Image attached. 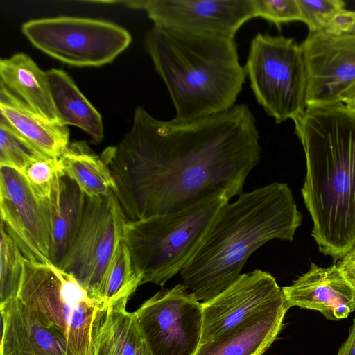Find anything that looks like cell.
Segmentation results:
<instances>
[{
  "label": "cell",
  "instance_id": "1",
  "mask_svg": "<svg viewBox=\"0 0 355 355\" xmlns=\"http://www.w3.org/2000/svg\"><path fill=\"white\" fill-rule=\"evenodd\" d=\"M260 136L247 104L187 123L137 107L130 130L101 157L128 220L177 212L243 192L261 159Z\"/></svg>",
  "mask_w": 355,
  "mask_h": 355
},
{
  "label": "cell",
  "instance_id": "2",
  "mask_svg": "<svg viewBox=\"0 0 355 355\" xmlns=\"http://www.w3.org/2000/svg\"><path fill=\"white\" fill-rule=\"evenodd\" d=\"M306 159L301 191L319 251L334 263L355 247V113L343 103L295 121Z\"/></svg>",
  "mask_w": 355,
  "mask_h": 355
},
{
  "label": "cell",
  "instance_id": "3",
  "mask_svg": "<svg viewBox=\"0 0 355 355\" xmlns=\"http://www.w3.org/2000/svg\"><path fill=\"white\" fill-rule=\"evenodd\" d=\"M237 196L221 206L180 272L183 284L202 303L230 287L258 248L273 239L292 241L302 224L286 183L272 182Z\"/></svg>",
  "mask_w": 355,
  "mask_h": 355
},
{
  "label": "cell",
  "instance_id": "4",
  "mask_svg": "<svg viewBox=\"0 0 355 355\" xmlns=\"http://www.w3.org/2000/svg\"><path fill=\"white\" fill-rule=\"evenodd\" d=\"M144 44L175 109L187 123L232 109L247 78L235 38L153 26Z\"/></svg>",
  "mask_w": 355,
  "mask_h": 355
},
{
  "label": "cell",
  "instance_id": "5",
  "mask_svg": "<svg viewBox=\"0 0 355 355\" xmlns=\"http://www.w3.org/2000/svg\"><path fill=\"white\" fill-rule=\"evenodd\" d=\"M18 299L67 343L68 355H95V342L106 310L71 275L51 263L24 259Z\"/></svg>",
  "mask_w": 355,
  "mask_h": 355
},
{
  "label": "cell",
  "instance_id": "6",
  "mask_svg": "<svg viewBox=\"0 0 355 355\" xmlns=\"http://www.w3.org/2000/svg\"><path fill=\"white\" fill-rule=\"evenodd\" d=\"M227 199L214 197L183 210L127 220L123 241L136 272L148 282L164 286L180 272L200 245Z\"/></svg>",
  "mask_w": 355,
  "mask_h": 355
},
{
  "label": "cell",
  "instance_id": "7",
  "mask_svg": "<svg viewBox=\"0 0 355 355\" xmlns=\"http://www.w3.org/2000/svg\"><path fill=\"white\" fill-rule=\"evenodd\" d=\"M244 67L257 102L276 123L295 121L306 111V66L293 38L258 33Z\"/></svg>",
  "mask_w": 355,
  "mask_h": 355
},
{
  "label": "cell",
  "instance_id": "8",
  "mask_svg": "<svg viewBox=\"0 0 355 355\" xmlns=\"http://www.w3.org/2000/svg\"><path fill=\"white\" fill-rule=\"evenodd\" d=\"M21 31L37 49L64 63L100 67L112 62L130 45L123 27L105 20L57 17L29 20Z\"/></svg>",
  "mask_w": 355,
  "mask_h": 355
},
{
  "label": "cell",
  "instance_id": "9",
  "mask_svg": "<svg viewBox=\"0 0 355 355\" xmlns=\"http://www.w3.org/2000/svg\"><path fill=\"white\" fill-rule=\"evenodd\" d=\"M127 220L114 192L86 196L80 229L61 268L103 302L107 273Z\"/></svg>",
  "mask_w": 355,
  "mask_h": 355
},
{
  "label": "cell",
  "instance_id": "10",
  "mask_svg": "<svg viewBox=\"0 0 355 355\" xmlns=\"http://www.w3.org/2000/svg\"><path fill=\"white\" fill-rule=\"evenodd\" d=\"M153 355H195L200 345L202 306L182 284L161 290L135 311Z\"/></svg>",
  "mask_w": 355,
  "mask_h": 355
},
{
  "label": "cell",
  "instance_id": "11",
  "mask_svg": "<svg viewBox=\"0 0 355 355\" xmlns=\"http://www.w3.org/2000/svg\"><path fill=\"white\" fill-rule=\"evenodd\" d=\"M1 224L24 258L51 263V230L47 205L35 193L24 173L0 166Z\"/></svg>",
  "mask_w": 355,
  "mask_h": 355
},
{
  "label": "cell",
  "instance_id": "12",
  "mask_svg": "<svg viewBox=\"0 0 355 355\" xmlns=\"http://www.w3.org/2000/svg\"><path fill=\"white\" fill-rule=\"evenodd\" d=\"M144 10L154 26L235 38L239 29L256 18L253 0L118 1Z\"/></svg>",
  "mask_w": 355,
  "mask_h": 355
},
{
  "label": "cell",
  "instance_id": "13",
  "mask_svg": "<svg viewBox=\"0 0 355 355\" xmlns=\"http://www.w3.org/2000/svg\"><path fill=\"white\" fill-rule=\"evenodd\" d=\"M300 46L306 70V109L340 104L343 93L355 84V35L309 32Z\"/></svg>",
  "mask_w": 355,
  "mask_h": 355
},
{
  "label": "cell",
  "instance_id": "14",
  "mask_svg": "<svg viewBox=\"0 0 355 355\" xmlns=\"http://www.w3.org/2000/svg\"><path fill=\"white\" fill-rule=\"evenodd\" d=\"M284 302L282 288L269 272L254 270L241 274L217 297L202 303L200 345L234 328L250 316Z\"/></svg>",
  "mask_w": 355,
  "mask_h": 355
},
{
  "label": "cell",
  "instance_id": "15",
  "mask_svg": "<svg viewBox=\"0 0 355 355\" xmlns=\"http://www.w3.org/2000/svg\"><path fill=\"white\" fill-rule=\"evenodd\" d=\"M282 289L288 309L318 311L331 320L345 318L355 311V289L336 263L322 268L312 262L306 272Z\"/></svg>",
  "mask_w": 355,
  "mask_h": 355
},
{
  "label": "cell",
  "instance_id": "16",
  "mask_svg": "<svg viewBox=\"0 0 355 355\" xmlns=\"http://www.w3.org/2000/svg\"><path fill=\"white\" fill-rule=\"evenodd\" d=\"M0 355H68L62 337L40 322L18 297L0 305Z\"/></svg>",
  "mask_w": 355,
  "mask_h": 355
},
{
  "label": "cell",
  "instance_id": "17",
  "mask_svg": "<svg viewBox=\"0 0 355 355\" xmlns=\"http://www.w3.org/2000/svg\"><path fill=\"white\" fill-rule=\"evenodd\" d=\"M288 310L284 302L255 313L201 344L195 355H262L276 340Z\"/></svg>",
  "mask_w": 355,
  "mask_h": 355
},
{
  "label": "cell",
  "instance_id": "18",
  "mask_svg": "<svg viewBox=\"0 0 355 355\" xmlns=\"http://www.w3.org/2000/svg\"><path fill=\"white\" fill-rule=\"evenodd\" d=\"M86 196L64 172L55 180L47 205L51 223V263L62 268L80 229Z\"/></svg>",
  "mask_w": 355,
  "mask_h": 355
},
{
  "label": "cell",
  "instance_id": "19",
  "mask_svg": "<svg viewBox=\"0 0 355 355\" xmlns=\"http://www.w3.org/2000/svg\"><path fill=\"white\" fill-rule=\"evenodd\" d=\"M0 114L17 133L47 156L60 158L69 144L67 125L44 119L2 83Z\"/></svg>",
  "mask_w": 355,
  "mask_h": 355
},
{
  "label": "cell",
  "instance_id": "20",
  "mask_svg": "<svg viewBox=\"0 0 355 355\" xmlns=\"http://www.w3.org/2000/svg\"><path fill=\"white\" fill-rule=\"evenodd\" d=\"M1 83L44 119L60 122L53 102L46 71L24 53L0 60Z\"/></svg>",
  "mask_w": 355,
  "mask_h": 355
},
{
  "label": "cell",
  "instance_id": "21",
  "mask_svg": "<svg viewBox=\"0 0 355 355\" xmlns=\"http://www.w3.org/2000/svg\"><path fill=\"white\" fill-rule=\"evenodd\" d=\"M46 73L60 123L76 126L89 135L94 141L101 142L103 138V125L100 113L63 70L51 69Z\"/></svg>",
  "mask_w": 355,
  "mask_h": 355
},
{
  "label": "cell",
  "instance_id": "22",
  "mask_svg": "<svg viewBox=\"0 0 355 355\" xmlns=\"http://www.w3.org/2000/svg\"><path fill=\"white\" fill-rule=\"evenodd\" d=\"M64 173L88 197H102L114 191L110 169L101 157L83 141L69 144L59 158Z\"/></svg>",
  "mask_w": 355,
  "mask_h": 355
},
{
  "label": "cell",
  "instance_id": "23",
  "mask_svg": "<svg viewBox=\"0 0 355 355\" xmlns=\"http://www.w3.org/2000/svg\"><path fill=\"white\" fill-rule=\"evenodd\" d=\"M127 301L107 309L95 342V355H135L143 339L135 312Z\"/></svg>",
  "mask_w": 355,
  "mask_h": 355
},
{
  "label": "cell",
  "instance_id": "24",
  "mask_svg": "<svg viewBox=\"0 0 355 355\" xmlns=\"http://www.w3.org/2000/svg\"><path fill=\"white\" fill-rule=\"evenodd\" d=\"M141 284L142 277L135 270L129 249L122 240L107 273L103 295L105 309L118 302H128Z\"/></svg>",
  "mask_w": 355,
  "mask_h": 355
},
{
  "label": "cell",
  "instance_id": "25",
  "mask_svg": "<svg viewBox=\"0 0 355 355\" xmlns=\"http://www.w3.org/2000/svg\"><path fill=\"white\" fill-rule=\"evenodd\" d=\"M24 259L1 223L0 305L17 297L24 274Z\"/></svg>",
  "mask_w": 355,
  "mask_h": 355
},
{
  "label": "cell",
  "instance_id": "26",
  "mask_svg": "<svg viewBox=\"0 0 355 355\" xmlns=\"http://www.w3.org/2000/svg\"><path fill=\"white\" fill-rule=\"evenodd\" d=\"M45 155L17 133L0 116V166L24 172L33 161Z\"/></svg>",
  "mask_w": 355,
  "mask_h": 355
},
{
  "label": "cell",
  "instance_id": "27",
  "mask_svg": "<svg viewBox=\"0 0 355 355\" xmlns=\"http://www.w3.org/2000/svg\"><path fill=\"white\" fill-rule=\"evenodd\" d=\"M63 172L59 158L45 155L33 161L23 173L36 195L46 201L56 178Z\"/></svg>",
  "mask_w": 355,
  "mask_h": 355
},
{
  "label": "cell",
  "instance_id": "28",
  "mask_svg": "<svg viewBox=\"0 0 355 355\" xmlns=\"http://www.w3.org/2000/svg\"><path fill=\"white\" fill-rule=\"evenodd\" d=\"M301 21L308 27L309 32L324 31L327 29L333 18L345 9L341 0H297Z\"/></svg>",
  "mask_w": 355,
  "mask_h": 355
},
{
  "label": "cell",
  "instance_id": "29",
  "mask_svg": "<svg viewBox=\"0 0 355 355\" xmlns=\"http://www.w3.org/2000/svg\"><path fill=\"white\" fill-rule=\"evenodd\" d=\"M253 2L256 17L273 24L279 30L284 24L301 21L297 0H253Z\"/></svg>",
  "mask_w": 355,
  "mask_h": 355
},
{
  "label": "cell",
  "instance_id": "30",
  "mask_svg": "<svg viewBox=\"0 0 355 355\" xmlns=\"http://www.w3.org/2000/svg\"><path fill=\"white\" fill-rule=\"evenodd\" d=\"M336 263L347 282L355 289V257L349 252Z\"/></svg>",
  "mask_w": 355,
  "mask_h": 355
},
{
  "label": "cell",
  "instance_id": "31",
  "mask_svg": "<svg viewBox=\"0 0 355 355\" xmlns=\"http://www.w3.org/2000/svg\"><path fill=\"white\" fill-rule=\"evenodd\" d=\"M336 355H355V318L350 327L347 338L343 343Z\"/></svg>",
  "mask_w": 355,
  "mask_h": 355
},
{
  "label": "cell",
  "instance_id": "32",
  "mask_svg": "<svg viewBox=\"0 0 355 355\" xmlns=\"http://www.w3.org/2000/svg\"><path fill=\"white\" fill-rule=\"evenodd\" d=\"M340 102L347 109L355 113V84L343 93Z\"/></svg>",
  "mask_w": 355,
  "mask_h": 355
},
{
  "label": "cell",
  "instance_id": "33",
  "mask_svg": "<svg viewBox=\"0 0 355 355\" xmlns=\"http://www.w3.org/2000/svg\"><path fill=\"white\" fill-rule=\"evenodd\" d=\"M135 355H153L144 337L137 350Z\"/></svg>",
  "mask_w": 355,
  "mask_h": 355
},
{
  "label": "cell",
  "instance_id": "34",
  "mask_svg": "<svg viewBox=\"0 0 355 355\" xmlns=\"http://www.w3.org/2000/svg\"><path fill=\"white\" fill-rule=\"evenodd\" d=\"M352 14H353L354 21H353L352 26L348 33H352V34L355 35V11H352Z\"/></svg>",
  "mask_w": 355,
  "mask_h": 355
},
{
  "label": "cell",
  "instance_id": "35",
  "mask_svg": "<svg viewBox=\"0 0 355 355\" xmlns=\"http://www.w3.org/2000/svg\"><path fill=\"white\" fill-rule=\"evenodd\" d=\"M349 252H350L352 255H354V256L355 257V247H354V248L352 251H350Z\"/></svg>",
  "mask_w": 355,
  "mask_h": 355
}]
</instances>
